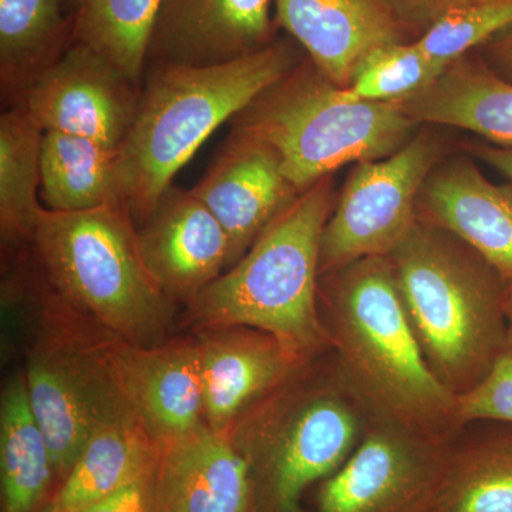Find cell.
I'll list each match as a JSON object with an SVG mask.
<instances>
[{
    "mask_svg": "<svg viewBox=\"0 0 512 512\" xmlns=\"http://www.w3.org/2000/svg\"><path fill=\"white\" fill-rule=\"evenodd\" d=\"M328 322L338 370L379 420L437 439L460 429L457 397L431 372L404 309L389 256L330 272Z\"/></svg>",
    "mask_w": 512,
    "mask_h": 512,
    "instance_id": "1",
    "label": "cell"
},
{
    "mask_svg": "<svg viewBox=\"0 0 512 512\" xmlns=\"http://www.w3.org/2000/svg\"><path fill=\"white\" fill-rule=\"evenodd\" d=\"M298 64L285 40L214 64H151L126 140L119 148L121 202L143 225L173 178L225 121Z\"/></svg>",
    "mask_w": 512,
    "mask_h": 512,
    "instance_id": "2",
    "label": "cell"
},
{
    "mask_svg": "<svg viewBox=\"0 0 512 512\" xmlns=\"http://www.w3.org/2000/svg\"><path fill=\"white\" fill-rule=\"evenodd\" d=\"M387 256L431 372L456 397L474 389L508 352L507 281L466 242L421 220Z\"/></svg>",
    "mask_w": 512,
    "mask_h": 512,
    "instance_id": "3",
    "label": "cell"
},
{
    "mask_svg": "<svg viewBox=\"0 0 512 512\" xmlns=\"http://www.w3.org/2000/svg\"><path fill=\"white\" fill-rule=\"evenodd\" d=\"M330 200L326 177L276 215L227 274L188 302L195 323L208 330H262L302 365L332 348L318 308L320 242Z\"/></svg>",
    "mask_w": 512,
    "mask_h": 512,
    "instance_id": "4",
    "label": "cell"
},
{
    "mask_svg": "<svg viewBox=\"0 0 512 512\" xmlns=\"http://www.w3.org/2000/svg\"><path fill=\"white\" fill-rule=\"evenodd\" d=\"M32 244L47 282L73 311L113 339L160 345L173 299L144 264L136 222L126 205L80 212L45 208Z\"/></svg>",
    "mask_w": 512,
    "mask_h": 512,
    "instance_id": "5",
    "label": "cell"
},
{
    "mask_svg": "<svg viewBox=\"0 0 512 512\" xmlns=\"http://www.w3.org/2000/svg\"><path fill=\"white\" fill-rule=\"evenodd\" d=\"M231 123L235 133L274 148L299 192L343 165L392 156L416 126L397 101L359 99L311 59L296 64Z\"/></svg>",
    "mask_w": 512,
    "mask_h": 512,
    "instance_id": "6",
    "label": "cell"
},
{
    "mask_svg": "<svg viewBox=\"0 0 512 512\" xmlns=\"http://www.w3.org/2000/svg\"><path fill=\"white\" fill-rule=\"evenodd\" d=\"M288 383L232 436L251 467L254 512H302L305 491L345 464L372 420L338 367L319 384Z\"/></svg>",
    "mask_w": 512,
    "mask_h": 512,
    "instance_id": "7",
    "label": "cell"
},
{
    "mask_svg": "<svg viewBox=\"0 0 512 512\" xmlns=\"http://www.w3.org/2000/svg\"><path fill=\"white\" fill-rule=\"evenodd\" d=\"M429 134L414 137L382 160L359 163L320 242V274L369 256H387L416 224L421 185L439 160Z\"/></svg>",
    "mask_w": 512,
    "mask_h": 512,
    "instance_id": "8",
    "label": "cell"
},
{
    "mask_svg": "<svg viewBox=\"0 0 512 512\" xmlns=\"http://www.w3.org/2000/svg\"><path fill=\"white\" fill-rule=\"evenodd\" d=\"M451 440L372 417L342 467L318 493V512H434Z\"/></svg>",
    "mask_w": 512,
    "mask_h": 512,
    "instance_id": "9",
    "label": "cell"
},
{
    "mask_svg": "<svg viewBox=\"0 0 512 512\" xmlns=\"http://www.w3.org/2000/svg\"><path fill=\"white\" fill-rule=\"evenodd\" d=\"M26 384L30 406L52 453L57 484L72 471L100 424L134 410L103 346L40 349L30 359Z\"/></svg>",
    "mask_w": 512,
    "mask_h": 512,
    "instance_id": "10",
    "label": "cell"
},
{
    "mask_svg": "<svg viewBox=\"0 0 512 512\" xmlns=\"http://www.w3.org/2000/svg\"><path fill=\"white\" fill-rule=\"evenodd\" d=\"M141 87L92 47L74 42L37 77L20 106L45 131L119 148L136 117Z\"/></svg>",
    "mask_w": 512,
    "mask_h": 512,
    "instance_id": "11",
    "label": "cell"
},
{
    "mask_svg": "<svg viewBox=\"0 0 512 512\" xmlns=\"http://www.w3.org/2000/svg\"><path fill=\"white\" fill-rule=\"evenodd\" d=\"M191 191L224 228L228 265L237 264L276 215L302 194L286 177L274 148L235 131Z\"/></svg>",
    "mask_w": 512,
    "mask_h": 512,
    "instance_id": "12",
    "label": "cell"
},
{
    "mask_svg": "<svg viewBox=\"0 0 512 512\" xmlns=\"http://www.w3.org/2000/svg\"><path fill=\"white\" fill-rule=\"evenodd\" d=\"M121 389L161 450L205 426L197 343L103 345Z\"/></svg>",
    "mask_w": 512,
    "mask_h": 512,
    "instance_id": "13",
    "label": "cell"
},
{
    "mask_svg": "<svg viewBox=\"0 0 512 512\" xmlns=\"http://www.w3.org/2000/svg\"><path fill=\"white\" fill-rule=\"evenodd\" d=\"M274 0H164L150 64L214 66L275 42Z\"/></svg>",
    "mask_w": 512,
    "mask_h": 512,
    "instance_id": "14",
    "label": "cell"
},
{
    "mask_svg": "<svg viewBox=\"0 0 512 512\" xmlns=\"http://www.w3.org/2000/svg\"><path fill=\"white\" fill-rule=\"evenodd\" d=\"M148 271L171 299L190 302L229 261V241L217 218L192 191L167 188L138 229Z\"/></svg>",
    "mask_w": 512,
    "mask_h": 512,
    "instance_id": "15",
    "label": "cell"
},
{
    "mask_svg": "<svg viewBox=\"0 0 512 512\" xmlns=\"http://www.w3.org/2000/svg\"><path fill=\"white\" fill-rule=\"evenodd\" d=\"M197 342L205 423L227 433L256 400L288 382L303 366L262 330L211 329Z\"/></svg>",
    "mask_w": 512,
    "mask_h": 512,
    "instance_id": "16",
    "label": "cell"
},
{
    "mask_svg": "<svg viewBox=\"0 0 512 512\" xmlns=\"http://www.w3.org/2000/svg\"><path fill=\"white\" fill-rule=\"evenodd\" d=\"M417 217L456 235L512 284V183L497 185L470 160L434 165Z\"/></svg>",
    "mask_w": 512,
    "mask_h": 512,
    "instance_id": "17",
    "label": "cell"
},
{
    "mask_svg": "<svg viewBox=\"0 0 512 512\" xmlns=\"http://www.w3.org/2000/svg\"><path fill=\"white\" fill-rule=\"evenodd\" d=\"M276 25L306 50L311 62L348 87L377 47L407 42V33L380 0H274Z\"/></svg>",
    "mask_w": 512,
    "mask_h": 512,
    "instance_id": "18",
    "label": "cell"
},
{
    "mask_svg": "<svg viewBox=\"0 0 512 512\" xmlns=\"http://www.w3.org/2000/svg\"><path fill=\"white\" fill-rule=\"evenodd\" d=\"M228 433L205 424L161 450L156 512H254L251 467Z\"/></svg>",
    "mask_w": 512,
    "mask_h": 512,
    "instance_id": "19",
    "label": "cell"
},
{
    "mask_svg": "<svg viewBox=\"0 0 512 512\" xmlns=\"http://www.w3.org/2000/svg\"><path fill=\"white\" fill-rule=\"evenodd\" d=\"M397 103L416 124L464 128L512 147V82L464 57L427 89Z\"/></svg>",
    "mask_w": 512,
    "mask_h": 512,
    "instance_id": "20",
    "label": "cell"
},
{
    "mask_svg": "<svg viewBox=\"0 0 512 512\" xmlns=\"http://www.w3.org/2000/svg\"><path fill=\"white\" fill-rule=\"evenodd\" d=\"M160 456V446L134 410L104 421L87 440L52 501L63 512H82L153 471Z\"/></svg>",
    "mask_w": 512,
    "mask_h": 512,
    "instance_id": "21",
    "label": "cell"
},
{
    "mask_svg": "<svg viewBox=\"0 0 512 512\" xmlns=\"http://www.w3.org/2000/svg\"><path fill=\"white\" fill-rule=\"evenodd\" d=\"M64 0H0V87L6 107L20 106L29 87L73 45Z\"/></svg>",
    "mask_w": 512,
    "mask_h": 512,
    "instance_id": "22",
    "label": "cell"
},
{
    "mask_svg": "<svg viewBox=\"0 0 512 512\" xmlns=\"http://www.w3.org/2000/svg\"><path fill=\"white\" fill-rule=\"evenodd\" d=\"M2 512H39L56 483L52 453L32 406L26 377L18 375L3 390L0 409Z\"/></svg>",
    "mask_w": 512,
    "mask_h": 512,
    "instance_id": "23",
    "label": "cell"
},
{
    "mask_svg": "<svg viewBox=\"0 0 512 512\" xmlns=\"http://www.w3.org/2000/svg\"><path fill=\"white\" fill-rule=\"evenodd\" d=\"M119 148L60 131H45L40 161V197L45 208L80 212L123 204Z\"/></svg>",
    "mask_w": 512,
    "mask_h": 512,
    "instance_id": "24",
    "label": "cell"
},
{
    "mask_svg": "<svg viewBox=\"0 0 512 512\" xmlns=\"http://www.w3.org/2000/svg\"><path fill=\"white\" fill-rule=\"evenodd\" d=\"M45 130L25 106L10 107L0 117V229L6 244L33 241L45 207L42 144Z\"/></svg>",
    "mask_w": 512,
    "mask_h": 512,
    "instance_id": "25",
    "label": "cell"
},
{
    "mask_svg": "<svg viewBox=\"0 0 512 512\" xmlns=\"http://www.w3.org/2000/svg\"><path fill=\"white\" fill-rule=\"evenodd\" d=\"M163 3L164 0H69L73 40L92 47L127 79L143 86L151 37Z\"/></svg>",
    "mask_w": 512,
    "mask_h": 512,
    "instance_id": "26",
    "label": "cell"
},
{
    "mask_svg": "<svg viewBox=\"0 0 512 512\" xmlns=\"http://www.w3.org/2000/svg\"><path fill=\"white\" fill-rule=\"evenodd\" d=\"M434 512H512V437L451 440Z\"/></svg>",
    "mask_w": 512,
    "mask_h": 512,
    "instance_id": "27",
    "label": "cell"
},
{
    "mask_svg": "<svg viewBox=\"0 0 512 512\" xmlns=\"http://www.w3.org/2000/svg\"><path fill=\"white\" fill-rule=\"evenodd\" d=\"M448 66L427 55L416 40L392 43L373 50L346 89L363 100L400 101L427 89Z\"/></svg>",
    "mask_w": 512,
    "mask_h": 512,
    "instance_id": "28",
    "label": "cell"
},
{
    "mask_svg": "<svg viewBox=\"0 0 512 512\" xmlns=\"http://www.w3.org/2000/svg\"><path fill=\"white\" fill-rule=\"evenodd\" d=\"M512 28V0H477L454 10L416 39L433 59L451 64Z\"/></svg>",
    "mask_w": 512,
    "mask_h": 512,
    "instance_id": "29",
    "label": "cell"
},
{
    "mask_svg": "<svg viewBox=\"0 0 512 512\" xmlns=\"http://www.w3.org/2000/svg\"><path fill=\"white\" fill-rule=\"evenodd\" d=\"M478 420L512 424V353L498 357L488 375L474 389L457 396L458 426Z\"/></svg>",
    "mask_w": 512,
    "mask_h": 512,
    "instance_id": "30",
    "label": "cell"
},
{
    "mask_svg": "<svg viewBox=\"0 0 512 512\" xmlns=\"http://www.w3.org/2000/svg\"><path fill=\"white\" fill-rule=\"evenodd\" d=\"M407 36H423L439 20L454 10L471 5L477 0H380ZM417 37V39H419Z\"/></svg>",
    "mask_w": 512,
    "mask_h": 512,
    "instance_id": "31",
    "label": "cell"
},
{
    "mask_svg": "<svg viewBox=\"0 0 512 512\" xmlns=\"http://www.w3.org/2000/svg\"><path fill=\"white\" fill-rule=\"evenodd\" d=\"M156 471L157 467L82 512H156Z\"/></svg>",
    "mask_w": 512,
    "mask_h": 512,
    "instance_id": "32",
    "label": "cell"
},
{
    "mask_svg": "<svg viewBox=\"0 0 512 512\" xmlns=\"http://www.w3.org/2000/svg\"><path fill=\"white\" fill-rule=\"evenodd\" d=\"M474 151L481 160L512 181V147L495 144V146H478Z\"/></svg>",
    "mask_w": 512,
    "mask_h": 512,
    "instance_id": "33",
    "label": "cell"
},
{
    "mask_svg": "<svg viewBox=\"0 0 512 512\" xmlns=\"http://www.w3.org/2000/svg\"><path fill=\"white\" fill-rule=\"evenodd\" d=\"M490 49L495 62L512 79V28L491 40Z\"/></svg>",
    "mask_w": 512,
    "mask_h": 512,
    "instance_id": "34",
    "label": "cell"
},
{
    "mask_svg": "<svg viewBox=\"0 0 512 512\" xmlns=\"http://www.w3.org/2000/svg\"><path fill=\"white\" fill-rule=\"evenodd\" d=\"M507 342L508 352L512 353V284L507 282Z\"/></svg>",
    "mask_w": 512,
    "mask_h": 512,
    "instance_id": "35",
    "label": "cell"
},
{
    "mask_svg": "<svg viewBox=\"0 0 512 512\" xmlns=\"http://www.w3.org/2000/svg\"><path fill=\"white\" fill-rule=\"evenodd\" d=\"M39 512H63L52 500L49 501Z\"/></svg>",
    "mask_w": 512,
    "mask_h": 512,
    "instance_id": "36",
    "label": "cell"
}]
</instances>
